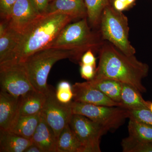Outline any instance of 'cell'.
I'll return each mask as SVG.
<instances>
[{"label": "cell", "mask_w": 152, "mask_h": 152, "mask_svg": "<svg viewBox=\"0 0 152 152\" xmlns=\"http://www.w3.org/2000/svg\"><path fill=\"white\" fill-rule=\"evenodd\" d=\"M149 109L152 112V102H150Z\"/></svg>", "instance_id": "d6a6232c"}, {"label": "cell", "mask_w": 152, "mask_h": 152, "mask_svg": "<svg viewBox=\"0 0 152 152\" xmlns=\"http://www.w3.org/2000/svg\"><path fill=\"white\" fill-rule=\"evenodd\" d=\"M20 97L1 90L0 92V129L9 130L19 115Z\"/></svg>", "instance_id": "7c38bea8"}, {"label": "cell", "mask_w": 152, "mask_h": 152, "mask_svg": "<svg viewBox=\"0 0 152 152\" xmlns=\"http://www.w3.org/2000/svg\"><path fill=\"white\" fill-rule=\"evenodd\" d=\"M46 100V95L36 90L20 97L19 115H31L41 113Z\"/></svg>", "instance_id": "e0dca14e"}, {"label": "cell", "mask_w": 152, "mask_h": 152, "mask_svg": "<svg viewBox=\"0 0 152 152\" xmlns=\"http://www.w3.org/2000/svg\"><path fill=\"white\" fill-rule=\"evenodd\" d=\"M20 35L10 28L8 23L0 28V64L12 61Z\"/></svg>", "instance_id": "9a60e30c"}, {"label": "cell", "mask_w": 152, "mask_h": 152, "mask_svg": "<svg viewBox=\"0 0 152 152\" xmlns=\"http://www.w3.org/2000/svg\"><path fill=\"white\" fill-rule=\"evenodd\" d=\"M33 5L41 15L46 13L51 0H30Z\"/></svg>", "instance_id": "f546056e"}, {"label": "cell", "mask_w": 152, "mask_h": 152, "mask_svg": "<svg viewBox=\"0 0 152 152\" xmlns=\"http://www.w3.org/2000/svg\"><path fill=\"white\" fill-rule=\"evenodd\" d=\"M66 58L75 61V54L72 51L48 48L37 52L19 62L24 66L35 90L45 94L49 86L48 77L53 66L58 61Z\"/></svg>", "instance_id": "277c9868"}, {"label": "cell", "mask_w": 152, "mask_h": 152, "mask_svg": "<svg viewBox=\"0 0 152 152\" xmlns=\"http://www.w3.org/2000/svg\"><path fill=\"white\" fill-rule=\"evenodd\" d=\"M69 126L80 143L83 152H101V138L107 132L102 126L78 114H73Z\"/></svg>", "instance_id": "9c48e42d"}, {"label": "cell", "mask_w": 152, "mask_h": 152, "mask_svg": "<svg viewBox=\"0 0 152 152\" xmlns=\"http://www.w3.org/2000/svg\"><path fill=\"white\" fill-rule=\"evenodd\" d=\"M80 64L89 65L96 66V58L91 50H88L83 54L80 61Z\"/></svg>", "instance_id": "4dcf8cb0"}, {"label": "cell", "mask_w": 152, "mask_h": 152, "mask_svg": "<svg viewBox=\"0 0 152 152\" xmlns=\"http://www.w3.org/2000/svg\"><path fill=\"white\" fill-rule=\"evenodd\" d=\"M136 1V0H109V4L113 8L122 12L132 7Z\"/></svg>", "instance_id": "83f0119b"}, {"label": "cell", "mask_w": 152, "mask_h": 152, "mask_svg": "<svg viewBox=\"0 0 152 152\" xmlns=\"http://www.w3.org/2000/svg\"><path fill=\"white\" fill-rule=\"evenodd\" d=\"M74 114L85 116L102 126L107 132L116 129L129 118L127 109L72 102Z\"/></svg>", "instance_id": "8992f818"}, {"label": "cell", "mask_w": 152, "mask_h": 152, "mask_svg": "<svg viewBox=\"0 0 152 152\" xmlns=\"http://www.w3.org/2000/svg\"><path fill=\"white\" fill-rule=\"evenodd\" d=\"M99 62L94 78H106L132 86L145 92L142 80L148 75L149 66L134 56L125 54L113 44L104 41L99 51Z\"/></svg>", "instance_id": "6da1fadb"}, {"label": "cell", "mask_w": 152, "mask_h": 152, "mask_svg": "<svg viewBox=\"0 0 152 152\" xmlns=\"http://www.w3.org/2000/svg\"><path fill=\"white\" fill-rule=\"evenodd\" d=\"M41 117V112L35 115H19L9 130L31 140Z\"/></svg>", "instance_id": "ac0fdd59"}, {"label": "cell", "mask_w": 152, "mask_h": 152, "mask_svg": "<svg viewBox=\"0 0 152 152\" xmlns=\"http://www.w3.org/2000/svg\"><path fill=\"white\" fill-rule=\"evenodd\" d=\"M88 21V18H85L68 24L48 48L72 51L75 54V62H80L82 56L88 50L99 52L104 41L99 31H92Z\"/></svg>", "instance_id": "3957f363"}, {"label": "cell", "mask_w": 152, "mask_h": 152, "mask_svg": "<svg viewBox=\"0 0 152 152\" xmlns=\"http://www.w3.org/2000/svg\"><path fill=\"white\" fill-rule=\"evenodd\" d=\"M128 131L129 136L139 140L152 142V126L135 119L129 118Z\"/></svg>", "instance_id": "603a6c76"}, {"label": "cell", "mask_w": 152, "mask_h": 152, "mask_svg": "<svg viewBox=\"0 0 152 152\" xmlns=\"http://www.w3.org/2000/svg\"><path fill=\"white\" fill-rule=\"evenodd\" d=\"M33 143L31 140L10 131L0 129L1 152H25Z\"/></svg>", "instance_id": "2e32d148"}, {"label": "cell", "mask_w": 152, "mask_h": 152, "mask_svg": "<svg viewBox=\"0 0 152 152\" xmlns=\"http://www.w3.org/2000/svg\"><path fill=\"white\" fill-rule=\"evenodd\" d=\"M1 90L20 97L34 90L22 62L11 61L0 64Z\"/></svg>", "instance_id": "52a82bcc"}, {"label": "cell", "mask_w": 152, "mask_h": 152, "mask_svg": "<svg viewBox=\"0 0 152 152\" xmlns=\"http://www.w3.org/2000/svg\"><path fill=\"white\" fill-rule=\"evenodd\" d=\"M31 140L44 152H58V137L42 114Z\"/></svg>", "instance_id": "4fadbf2b"}, {"label": "cell", "mask_w": 152, "mask_h": 152, "mask_svg": "<svg viewBox=\"0 0 152 152\" xmlns=\"http://www.w3.org/2000/svg\"><path fill=\"white\" fill-rule=\"evenodd\" d=\"M18 0H0V14L2 20H7L11 11Z\"/></svg>", "instance_id": "4316f807"}, {"label": "cell", "mask_w": 152, "mask_h": 152, "mask_svg": "<svg viewBox=\"0 0 152 152\" xmlns=\"http://www.w3.org/2000/svg\"><path fill=\"white\" fill-rule=\"evenodd\" d=\"M121 146L124 152H152V142L142 141L130 136L123 140Z\"/></svg>", "instance_id": "cb8c5ba5"}, {"label": "cell", "mask_w": 152, "mask_h": 152, "mask_svg": "<svg viewBox=\"0 0 152 152\" xmlns=\"http://www.w3.org/2000/svg\"><path fill=\"white\" fill-rule=\"evenodd\" d=\"M25 152H44L36 144L33 143L28 147Z\"/></svg>", "instance_id": "1f68e13d"}, {"label": "cell", "mask_w": 152, "mask_h": 152, "mask_svg": "<svg viewBox=\"0 0 152 152\" xmlns=\"http://www.w3.org/2000/svg\"><path fill=\"white\" fill-rule=\"evenodd\" d=\"M128 111L129 118H133L152 126V112L149 109L142 108Z\"/></svg>", "instance_id": "484cf974"}, {"label": "cell", "mask_w": 152, "mask_h": 152, "mask_svg": "<svg viewBox=\"0 0 152 152\" xmlns=\"http://www.w3.org/2000/svg\"><path fill=\"white\" fill-rule=\"evenodd\" d=\"M56 92L53 87L49 85L41 114L58 138L64 128L69 124L74 114L72 102L67 104L61 102L57 99Z\"/></svg>", "instance_id": "ba28073f"}, {"label": "cell", "mask_w": 152, "mask_h": 152, "mask_svg": "<svg viewBox=\"0 0 152 152\" xmlns=\"http://www.w3.org/2000/svg\"><path fill=\"white\" fill-rule=\"evenodd\" d=\"M87 18L93 27L99 28L102 13L109 4V0H84Z\"/></svg>", "instance_id": "7402d4cb"}, {"label": "cell", "mask_w": 152, "mask_h": 152, "mask_svg": "<svg viewBox=\"0 0 152 152\" xmlns=\"http://www.w3.org/2000/svg\"><path fill=\"white\" fill-rule=\"evenodd\" d=\"M41 15L30 0H18L6 21L10 28L21 34Z\"/></svg>", "instance_id": "30bf717a"}, {"label": "cell", "mask_w": 152, "mask_h": 152, "mask_svg": "<svg viewBox=\"0 0 152 152\" xmlns=\"http://www.w3.org/2000/svg\"><path fill=\"white\" fill-rule=\"evenodd\" d=\"M121 103L123 107L128 110L149 109L150 102L144 99L141 93L134 87L122 83Z\"/></svg>", "instance_id": "d6986e66"}, {"label": "cell", "mask_w": 152, "mask_h": 152, "mask_svg": "<svg viewBox=\"0 0 152 152\" xmlns=\"http://www.w3.org/2000/svg\"><path fill=\"white\" fill-rule=\"evenodd\" d=\"M72 20L69 16L60 13L41 15L21 34L12 61H23L33 54L48 48Z\"/></svg>", "instance_id": "7a4b0ae2"}, {"label": "cell", "mask_w": 152, "mask_h": 152, "mask_svg": "<svg viewBox=\"0 0 152 152\" xmlns=\"http://www.w3.org/2000/svg\"><path fill=\"white\" fill-rule=\"evenodd\" d=\"M56 96L58 100L63 103L67 104L72 102L74 94L70 83L66 81H62L58 84L56 90Z\"/></svg>", "instance_id": "d4e9b609"}, {"label": "cell", "mask_w": 152, "mask_h": 152, "mask_svg": "<svg viewBox=\"0 0 152 152\" xmlns=\"http://www.w3.org/2000/svg\"><path fill=\"white\" fill-rule=\"evenodd\" d=\"M58 152H83L81 145L69 124L64 128L58 137Z\"/></svg>", "instance_id": "44dd1931"}, {"label": "cell", "mask_w": 152, "mask_h": 152, "mask_svg": "<svg viewBox=\"0 0 152 152\" xmlns=\"http://www.w3.org/2000/svg\"><path fill=\"white\" fill-rule=\"evenodd\" d=\"M72 88L74 94L73 100L75 102L96 105L123 107L121 103L112 100L88 81L76 83Z\"/></svg>", "instance_id": "8fae6325"}, {"label": "cell", "mask_w": 152, "mask_h": 152, "mask_svg": "<svg viewBox=\"0 0 152 152\" xmlns=\"http://www.w3.org/2000/svg\"><path fill=\"white\" fill-rule=\"evenodd\" d=\"M55 13L65 14L74 20L87 18L84 0H51L46 14Z\"/></svg>", "instance_id": "5bb4252c"}, {"label": "cell", "mask_w": 152, "mask_h": 152, "mask_svg": "<svg viewBox=\"0 0 152 152\" xmlns=\"http://www.w3.org/2000/svg\"><path fill=\"white\" fill-rule=\"evenodd\" d=\"M88 81L112 100L121 103V95L122 83L116 80L106 78H93Z\"/></svg>", "instance_id": "ffe728a7"}, {"label": "cell", "mask_w": 152, "mask_h": 152, "mask_svg": "<svg viewBox=\"0 0 152 152\" xmlns=\"http://www.w3.org/2000/svg\"><path fill=\"white\" fill-rule=\"evenodd\" d=\"M104 41L110 43L128 56H134V48L129 39V28L127 17L117 11L110 4L104 9L99 30Z\"/></svg>", "instance_id": "5b68a950"}, {"label": "cell", "mask_w": 152, "mask_h": 152, "mask_svg": "<svg viewBox=\"0 0 152 152\" xmlns=\"http://www.w3.org/2000/svg\"><path fill=\"white\" fill-rule=\"evenodd\" d=\"M80 72L83 78L87 81H90L94 77L96 70V66L83 64H80Z\"/></svg>", "instance_id": "f1b7e54d"}]
</instances>
